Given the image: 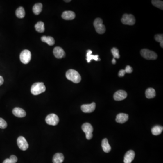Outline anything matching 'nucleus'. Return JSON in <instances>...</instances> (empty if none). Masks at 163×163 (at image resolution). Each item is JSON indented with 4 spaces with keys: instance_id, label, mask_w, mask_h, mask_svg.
<instances>
[{
    "instance_id": "nucleus-28",
    "label": "nucleus",
    "mask_w": 163,
    "mask_h": 163,
    "mask_svg": "<svg viewBox=\"0 0 163 163\" xmlns=\"http://www.w3.org/2000/svg\"><path fill=\"white\" fill-rule=\"evenodd\" d=\"M155 40L157 42L160 43L161 47L163 48V35L162 34L156 35L155 36Z\"/></svg>"
},
{
    "instance_id": "nucleus-23",
    "label": "nucleus",
    "mask_w": 163,
    "mask_h": 163,
    "mask_svg": "<svg viewBox=\"0 0 163 163\" xmlns=\"http://www.w3.org/2000/svg\"><path fill=\"white\" fill-rule=\"evenodd\" d=\"M42 6L41 3H37L33 6V11L35 14L38 15L41 13L42 10Z\"/></svg>"
},
{
    "instance_id": "nucleus-35",
    "label": "nucleus",
    "mask_w": 163,
    "mask_h": 163,
    "mask_svg": "<svg viewBox=\"0 0 163 163\" xmlns=\"http://www.w3.org/2000/svg\"><path fill=\"white\" fill-rule=\"evenodd\" d=\"M65 1V2H70L71 1H70V0H69V1Z\"/></svg>"
},
{
    "instance_id": "nucleus-34",
    "label": "nucleus",
    "mask_w": 163,
    "mask_h": 163,
    "mask_svg": "<svg viewBox=\"0 0 163 163\" xmlns=\"http://www.w3.org/2000/svg\"><path fill=\"white\" fill-rule=\"evenodd\" d=\"M112 64H113V65L116 64V60L114 58H113V59H112Z\"/></svg>"
},
{
    "instance_id": "nucleus-30",
    "label": "nucleus",
    "mask_w": 163,
    "mask_h": 163,
    "mask_svg": "<svg viewBox=\"0 0 163 163\" xmlns=\"http://www.w3.org/2000/svg\"><path fill=\"white\" fill-rule=\"evenodd\" d=\"M7 126V123L4 119L0 118V128L5 129Z\"/></svg>"
},
{
    "instance_id": "nucleus-10",
    "label": "nucleus",
    "mask_w": 163,
    "mask_h": 163,
    "mask_svg": "<svg viewBox=\"0 0 163 163\" xmlns=\"http://www.w3.org/2000/svg\"><path fill=\"white\" fill-rule=\"evenodd\" d=\"M95 108V103H92L90 104L83 105L81 106V110L84 113H91L94 111Z\"/></svg>"
},
{
    "instance_id": "nucleus-16",
    "label": "nucleus",
    "mask_w": 163,
    "mask_h": 163,
    "mask_svg": "<svg viewBox=\"0 0 163 163\" xmlns=\"http://www.w3.org/2000/svg\"><path fill=\"white\" fill-rule=\"evenodd\" d=\"M62 17L65 20H72L75 17V14L72 11H65L62 15Z\"/></svg>"
},
{
    "instance_id": "nucleus-20",
    "label": "nucleus",
    "mask_w": 163,
    "mask_h": 163,
    "mask_svg": "<svg viewBox=\"0 0 163 163\" xmlns=\"http://www.w3.org/2000/svg\"><path fill=\"white\" fill-rule=\"evenodd\" d=\"M156 96V92L153 88H149L146 89V96L148 99H151L155 98Z\"/></svg>"
},
{
    "instance_id": "nucleus-12",
    "label": "nucleus",
    "mask_w": 163,
    "mask_h": 163,
    "mask_svg": "<svg viewBox=\"0 0 163 163\" xmlns=\"http://www.w3.org/2000/svg\"><path fill=\"white\" fill-rule=\"evenodd\" d=\"M135 153L132 150H130L126 153L124 156V163H131L134 159Z\"/></svg>"
},
{
    "instance_id": "nucleus-8",
    "label": "nucleus",
    "mask_w": 163,
    "mask_h": 163,
    "mask_svg": "<svg viewBox=\"0 0 163 163\" xmlns=\"http://www.w3.org/2000/svg\"><path fill=\"white\" fill-rule=\"evenodd\" d=\"M59 118L55 114H50L48 115L45 118V121L49 125L56 126L59 122Z\"/></svg>"
},
{
    "instance_id": "nucleus-27",
    "label": "nucleus",
    "mask_w": 163,
    "mask_h": 163,
    "mask_svg": "<svg viewBox=\"0 0 163 163\" xmlns=\"http://www.w3.org/2000/svg\"><path fill=\"white\" fill-rule=\"evenodd\" d=\"M18 159L17 156L14 155H12L9 159H6L3 163H16Z\"/></svg>"
},
{
    "instance_id": "nucleus-5",
    "label": "nucleus",
    "mask_w": 163,
    "mask_h": 163,
    "mask_svg": "<svg viewBox=\"0 0 163 163\" xmlns=\"http://www.w3.org/2000/svg\"><path fill=\"white\" fill-rule=\"evenodd\" d=\"M82 129L86 134L87 139L88 140L91 139L93 137L92 133L94 131V129L90 123H85L83 125Z\"/></svg>"
},
{
    "instance_id": "nucleus-1",
    "label": "nucleus",
    "mask_w": 163,
    "mask_h": 163,
    "mask_svg": "<svg viewBox=\"0 0 163 163\" xmlns=\"http://www.w3.org/2000/svg\"><path fill=\"white\" fill-rule=\"evenodd\" d=\"M66 77L68 80L75 83L80 82L81 77L79 73L74 69H69L66 73Z\"/></svg>"
},
{
    "instance_id": "nucleus-14",
    "label": "nucleus",
    "mask_w": 163,
    "mask_h": 163,
    "mask_svg": "<svg viewBox=\"0 0 163 163\" xmlns=\"http://www.w3.org/2000/svg\"><path fill=\"white\" fill-rule=\"evenodd\" d=\"M129 116L125 113H119L117 116L116 121L117 123L123 124L128 121Z\"/></svg>"
},
{
    "instance_id": "nucleus-18",
    "label": "nucleus",
    "mask_w": 163,
    "mask_h": 163,
    "mask_svg": "<svg viewBox=\"0 0 163 163\" xmlns=\"http://www.w3.org/2000/svg\"><path fill=\"white\" fill-rule=\"evenodd\" d=\"M102 147L104 151L106 153H108L111 150V147L108 143L107 139L105 138L102 141Z\"/></svg>"
},
{
    "instance_id": "nucleus-24",
    "label": "nucleus",
    "mask_w": 163,
    "mask_h": 163,
    "mask_svg": "<svg viewBox=\"0 0 163 163\" xmlns=\"http://www.w3.org/2000/svg\"><path fill=\"white\" fill-rule=\"evenodd\" d=\"M35 27L36 31L40 33H43L45 30L44 23L42 22H37L36 25H35Z\"/></svg>"
},
{
    "instance_id": "nucleus-29",
    "label": "nucleus",
    "mask_w": 163,
    "mask_h": 163,
    "mask_svg": "<svg viewBox=\"0 0 163 163\" xmlns=\"http://www.w3.org/2000/svg\"><path fill=\"white\" fill-rule=\"evenodd\" d=\"M112 54L113 55L114 58L116 59H119L120 57V54H119V50L116 48H113L111 50Z\"/></svg>"
},
{
    "instance_id": "nucleus-6",
    "label": "nucleus",
    "mask_w": 163,
    "mask_h": 163,
    "mask_svg": "<svg viewBox=\"0 0 163 163\" xmlns=\"http://www.w3.org/2000/svg\"><path fill=\"white\" fill-rule=\"evenodd\" d=\"M121 21L124 25L132 26L135 24V19L132 15L125 14L123 15Z\"/></svg>"
},
{
    "instance_id": "nucleus-15",
    "label": "nucleus",
    "mask_w": 163,
    "mask_h": 163,
    "mask_svg": "<svg viewBox=\"0 0 163 163\" xmlns=\"http://www.w3.org/2000/svg\"><path fill=\"white\" fill-rule=\"evenodd\" d=\"M13 114L18 117H24L26 116V112L23 109L20 108H15L12 111Z\"/></svg>"
},
{
    "instance_id": "nucleus-3",
    "label": "nucleus",
    "mask_w": 163,
    "mask_h": 163,
    "mask_svg": "<svg viewBox=\"0 0 163 163\" xmlns=\"http://www.w3.org/2000/svg\"><path fill=\"white\" fill-rule=\"evenodd\" d=\"M94 26L97 33L103 34L106 31V28L103 24V20L100 18L96 19L94 22Z\"/></svg>"
},
{
    "instance_id": "nucleus-31",
    "label": "nucleus",
    "mask_w": 163,
    "mask_h": 163,
    "mask_svg": "<svg viewBox=\"0 0 163 163\" xmlns=\"http://www.w3.org/2000/svg\"><path fill=\"white\" fill-rule=\"evenodd\" d=\"M125 71L126 73L130 74V73H131L133 72L132 68L130 67V66H126V67L125 68Z\"/></svg>"
},
{
    "instance_id": "nucleus-2",
    "label": "nucleus",
    "mask_w": 163,
    "mask_h": 163,
    "mask_svg": "<svg viewBox=\"0 0 163 163\" xmlns=\"http://www.w3.org/2000/svg\"><path fill=\"white\" fill-rule=\"evenodd\" d=\"M46 90V87L43 83H36L31 87V92L34 95H38Z\"/></svg>"
},
{
    "instance_id": "nucleus-9",
    "label": "nucleus",
    "mask_w": 163,
    "mask_h": 163,
    "mask_svg": "<svg viewBox=\"0 0 163 163\" xmlns=\"http://www.w3.org/2000/svg\"><path fill=\"white\" fill-rule=\"evenodd\" d=\"M19 148L22 151H26L29 148V144L26 139L23 137H19L17 140Z\"/></svg>"
},
{
    "instance_id": "nucleus-33",
    "label": "nucleus",
    "mask_w": 163,
    "mask_h": 163,
    "mask_svg": "<svg viewBox=\"0 0 163 163\" xmlns=\"http://www.w3.org/2000/svg\"><path fill=\"white\" fill-rule=\"evenodd\" d=\"M4 83V79L2 76H0V86H1Z\"/></svg>"
},
{
    "instance_id": "nucleus-13",
    "label": "nucleus",
    "mask_w": 163,
    "mask_h": 163,
    "mask_svg": "<svg viewBox=\"0 0 163 163\" xmlns=\"http://www.w3.org/2000/svg\"><path fill=\"white\" fill-rule=\"evenodd\" d=\"M54 56L57 59H61L65 56V53L63 49L60 47L54 48L53 51Z\"/></svg>"
},
{
    "instance_id": "nucleus-21",
    "label": "nucleus",
    "mask_w": 163,
    "mask_h": 163,
    "mask_svg": "<svg viewBox=\"0 0 163 163\" xmlns=\"http://www.w3.org/2000/svg\"><path fill=\"white\" fill-rule=\"evenodd\" d=\"M41 40L43 42H45L50 46L53 45L55 43L54 39L50 36H42Z\"/></svg>"
},
{
    "instance_id": "nucleus-25",
    "label": "nucleus",
    "mask_w": 163,
    "mask_h": 163,
    "mask_svg": "<svg viewBox=\"0 0 163 163\" xmlns=\"http://www.w3.org/2000/svg\"><path fill=\"white\" fill-rule=\"evenodd\" d=\"M15 14L19 18H23L25 16V11L22 7H19L15 11Z\"/></svg>"
},
{
    "instance_id": "nucleus-32",
    "label": "nucleus",
    "mask_w": 163,
    "mask_h": 163,
    "mask_svg": "<svg viewBox=\"0 0 163 163\" xmlns=\"http://www.w3.org/2000/svg\"><path fill=\"white\" fill-rule=\"evenodd\" d=\"M126 72L125 71V70L121 69V70H120V71L119 72V73H118V76L119 77H122L125 75V74H126Z\"/></svg>"
},
{
    "instance_id": "nucleus-17",
    "label": "nucleus",
    "mask_w": 163,
    "mask_h": 163,
    "mask_svg": "<svg viewBox=\"0 0 163 163\" xmlns=\"http://www.w3.org/2000/svg\"><path fill=\"white\" fill-rule=\"evenodd\" d=\"M87 61L88 63H90L92 60H94L95 61H100V59L99 58V56L98 55H92V51L90 49L87 50V53L86 54Z\"/></svg>"
},
{
    "instance_id": "nucleus-7",
    "label": "nucleus",
    "mask_w": 163,
    "mask_h": 163,
    "mask_svg": "<svg viewBox=\"0 0 163 163\" xmlns=\"http://www.w3.org/2000/svg\"><path fill=\"white\" fill-rule=\"evenodd\" d=\"M20 60L23 64H27L30 62L31 58V54L29 50L25 49L20 54Z\"/></svg>"
},
{
    "instance_id": "nucleus-19",
    "label": "nucleus",
    "mask_w": 163,
    "mask_h": 163,
    "mask_svg": "<svg viewBox=\"0 0 163 163\" xmlns=\"http://www.w3.org/2000/svg\"><path fill=\"white\" fill-rule=\"evenodd\" d=\"M64 160V155L62 153H56L54 155L53 158V163H62Z\"/></svg>"
},
{
    "instance_id": "nucleus-4",
    "label": "nucleus",
    "mask_w": 163,
    "mask_h": 163,
    "mask_svg": "<svg viewBox=\"0 0 163 163\" xmlns=\"http://www.w3.org/2000/svg\"><path fill=\"white\" fill-rule=\"evenodd\" d=\"M141 54L143 57L147 60H155L158 57L157 54L155 52L146 49L141 50Z\"/></svg>"
},
{
    "instance_id": "nucleus-22",
    "label": "nucleus",
    "mask_w": 163,
    "mask_h": 163,
    "mask_svg": "<svg viewBox=\"0 0 163 163\" xmlns=\"http://www.w3.org/2000/svg\"><path fill=\"white\" fill-rule=\"evenodd\" d=\"M163 126H155L151 129V132L154 135H160L163 131Z\"/></svg>"
},
{
    "instance_id": "nucleus-26",
    "label": "nucleus",
    "mask_w": 163,
    "mask_h": 163,
    "mask_svg": "<svg viewBox=\"0 0 163 163\" xmlns=\"http://www.w3.org/2000/svg\"><path fill=\"white\" fill-rule=\"evenodd\" d=\"M152 4L157 7L158 8L161 10H163V1H159V0H153L151 1Z\"/></svg>"
},
{
    "instance_id": "nucleus-11",
    "label": "nucleus",
    "mask_w": 163,
    "mask_h": 163,
    "mask_svg": "<svg viewBox=\"0 0 163 163\" xmlns=\"http://www.w3.org/2000/svg\"><path fill=\"white\" fill-rule=\"evenodd\" d=\"M127 94L126 92L124 90H119L116 92L113 96L114 100L117 101H120L126 98Z\"/></svg>"
}]
</instances>
